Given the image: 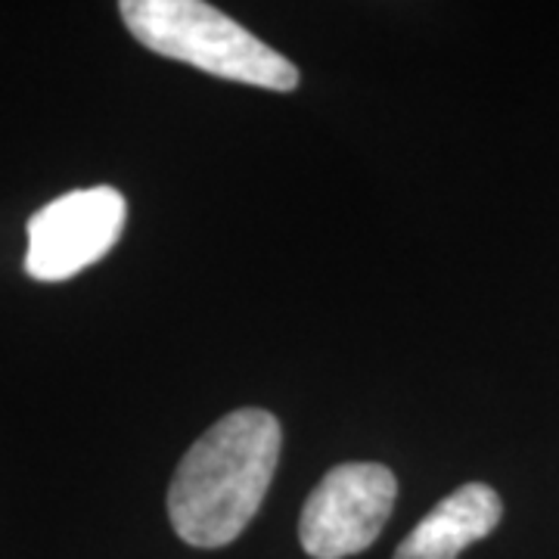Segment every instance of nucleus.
I'll return each instance as SVG.
<instances>
[{
	"mask_svg": "<svg viewBox=\"0 0 559 559\" xmlns=\"http://www.w3.org/2000/svg\"><path fill=\"white\" fill-rule=\"evenodd\" d=\"M128 205L116 187L72 190L28 221L25 271L40 283H60L100 261L124 230Z\"/></svg>",
	"mask_w": 559,
	"mask_h": 559,
	"instance_id": "20e7f679",
	"label": "nucleus"
},
{
	"mask_svg": "<svg viewBox=\"0 0 559 559\" xmlns=\"http://www.w3.org/2000/svg\"><path fill=\"white\" fill-rule=\"evenodd\" d=\"M128 32L153 53L187 62L215 79L240 81L289 94L299 87V69L271 44L246 32L240 22L202 0H124L119 3Z\"/></svg>",
	"mask_w": 559,
	"mask_h": 559,
	"instance_id": "f03ea898",
	"label": "nucleus"
},
{
	"mask_svg": "<svg viewBox=\"0 0 559 559\" xmlns=\"http://www.w3.org/2000/svg\"><path fill=\"white\" fill-rule=\"evenodd\" d=\"M280 444V419L261 407H240L200 436L168 485L178 538L202 550L240 538L271 488Z\"/></svg>",
	"mask_w": 559,
	"mask_h": 559,
	"instance_id": "f257e3e1",
	"label": "nucleus"
},
{
	"mask_svg": "<svg viewBox=\"0 0 559 559\" xmlns=\"http://www.w3.org/2000/svg\"><path fill=\"white\" fill-rule=\"evenodd\" d=\"M399 498L395 473L382 463H342L305 500L299 540L311 559H348L380 538Z\"/></svg>",
	"mask_w": 559,
	"mask_h": 559,
	"instance_id": "7ed1b4c3",
	"label": "nucleus"
},
{
	"mask_svg": "<svg viewBox=\"0 0 559 559\" xmlns=\"http://www.w3.org/2000/svg\"><path fill=\"white\" fill-rule=\"evenodd\" d=\"M500 516L503 503L495 488L481 481L460 485L401 540L395 559H457L469 544L488 538L500 525Z\"/></svg>",
	"mask_w": 559,
	"mask_h": 559,
	"instance_id": "39448f33",
	"label": "nucleus"
}]
</instances>
